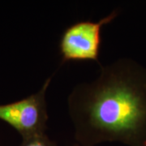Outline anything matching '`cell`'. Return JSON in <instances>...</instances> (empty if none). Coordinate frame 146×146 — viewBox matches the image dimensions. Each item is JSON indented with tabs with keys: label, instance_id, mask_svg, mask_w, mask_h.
I'll return each mask as SVG.
<instances>
[{
	"label": "cell",
	"instance_id": "1",
	"mask_svg": "<svg viewBox=\"0 0 146 146\" xmlns=\"http://www.w3.org/2000/svg\"><path fill=\"white\" fill-rule=\"evenodd\" d=\"M68 103L79 145L146 146V72L136 63L120 59L102 67L95 80L73 89Z\"/></svg>",
	"mask_w": 146,
	"mask_h": 146
},
{
	"label": "cell",
	"instance_id": "2",
	"mask_svg": "<svg viewBox=\"0 0 146 146\" xmlns=\"http://www.w3.org/2000/svg\"><path fill=\"white\" fill-rule=\"evenodd\" d=\"M118 16L113 11L110 15L98 22L80 21L67 28L59 40V52L62 62L68 61H99L102 43V29Z\"/></svg>",
	"mask_w": 146,
	"mask_h": 146
},
{
	"label": "cell",
	"instance_id": "3",
	"mask_svg": "<svg viewBox=\"0 0 146 146\" xmlns=\"http://www.w3.org/2000/svg\"><path fill=\"white\" fill-rule=\"evenodd\" d=\"M51 77L42 88L24 99L10 104L0 105V119L15 128L23 139L45 133L48 121L46 94Z\"/></svg>",
	"mask_w": 146,
	"mask_h": 146
},
{
	"label": "cell",
	"instance_id": "4",
	"mask_svg": "<svg viewBox=\"0 0 146 146\" xmlns=\"http://www.w3.org/2000/svg\"><path fill=\"white\" fill-rule=\"evenodd\" d=\"M21 146H58L55 142L50 140L46 133L37 134L23 139Z\"/></svg>",
	"mask_w": 146,
	"mask_h": 146
},
{
	"label": "cell",
	"instance_id": "5",
	"mask_svg": "<svg viewBox=\"0 0 146 146\" xmlns=\"http://www.w3.org/2000/svg\"><path fill=\"white\" fill-rule=\"evenodd\" d=\"M73 146H80V145H79L78 144H77V145H73Z\"/></svg>",
	"mask_w": 146,
	"mask_h": 146
}]
</instances>
